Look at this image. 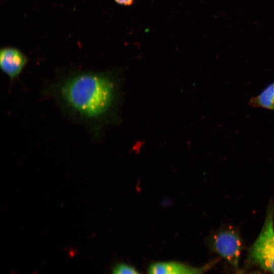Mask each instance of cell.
I'll return each mask as SVG.
<instances>
[{"mask_svg": "<svg viewBox=\"0 0 274 274\" xmlns=\"http://www.w3.org/2000/svg\"><path fill=\"white\" fill-rule=\"evenodd\" d=\"M50 90L67 115L93 132L94 126L112 106L115 88L105 74L78 70L58 79Z\"/></svg>", "mask_w": 274, "mask_h": 274, "instance_id": "1", "label": "cell"}, {"mask_svg": "<svg viewBox=\"0 0 274 274\" xmlns=\"http://www.w3.org/2000/svg\"><path fill=\"white\" fill-rule=\"evenodd\" d=\"M251 255L263 268L274 273L273 209H268L262 229L253 245Z\"/></svg>", "mask_w": 274, "mask_h": 274, "instance_id": "2", "label": "cell"}, {"mask_svg": "<svg viewBox=\"0 0 274 274\" xmlns=\"http://www.w3.org/2000/svg\"><path fill=\"white\" fill-rule=\"evenodd\" d=\"M212 244L217 253L237 268L242 243L235 231L227 229L215 233L212 238Z\"/></svg>", "mask_w": 274, "mask_h": 274, "instance_id": "3", "label": "cell"}, {"mask_svg": "<svg viewBox=\"0 0 274 274\" xmlns=\"http://www.w3.org/2000/svg\"><path fill=\"white\" fill-rule=\"evenodd\" d=\"M27 61L26 56L17 49L6 47L1 50V68L12 82L19 77Z\"/></svg>", "mask_w": 274, "mask_h": 274, "instance_id": "4", "label": "cell"}, {"mask_svg": "<svg viewBox=\"0 0 274 274\" xmlns=\"http://www.w3.org/2000/svg\"><path fill=\"white\" fill-rule=\"evenodd\" d=\"M215 263L196 267L177 261H159L150 265L148 274H203Z\"/></svg>", "mask_w": 274, "mask_h": 274, "instance_id": "5", "label": "cell"}, {"mask_svg": "<svg viewBox=\"0 0 274 274\" xmlns=\"http://www.w3.org/2000/svg\"><path fill=\"white\" fill-rule=\"evenodd\" d=\"M249 104L254 108H262L274 111V81L259 94L252 97Z\"/></svg>", "mask_w": 274, "mask_h": 274, "instance_id": "6", "label": "cell"}, {"mask_svg": "<svg viewBox=\"0 0 274 274\" xmlns=\"http://www.w3.org/2000/svg\"><path fill=\"white\" fill-rule=\"evenodd\" d=\"M112 274H140L133 267L125 263H119L114 268Z\"/></svg>", "mask_w": 274, "mask_h": 274, "instance_id": "7", "label": "cell"}, {"mask_svg": "<svg viewBox=\"0 0 274 274\" xmlns=\"http://www.w3.org/2000/svg\"><path fill=\"white\" fill-rule=\"evenodd\" d=\"M115 2L120 5L124 6H130L133 3L134 0H115Z\"/></svg>", "mask_w": 274, "mask_h": 274, "instance_id": "8", "label": "cell"}]
</instances>
